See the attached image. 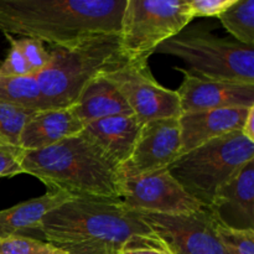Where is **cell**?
<instances>
[{"label":"cell","instance_id":"cell-1","mask_svg":"<svg viewBox=\"0 0 254 254\" xmlns=\"http://www.w3.org/2000/svg\"><path fill=\"white\" fill-rule=\"evenodd\" d=\"M127 0H0V30L51 46L119 34Z\"/></svg>","mask_w":254,"mask_h":254},{"label":"cell","instance_id":"cell-2","mask_svg":"<svg viewBox=\"0 0 254 254\" xmlns=\"http://www.w3.org/2000/svg\"><path fill=\"white\" fill-rule=\"evenodd\" d=\"M37 231L52 245L91 241L106 243L117 252L129 246H164L139 211L113 198H72L47 213Z\"/></svg>","mask_w":254,"mask_h":254},{"label":"cell","instance_id":"cell-3","mask_svg":"<svg viewBox=\"0 0 254 254\" xmlns=\"http://www.w3.org/2000/svg\"><path fill=\"white\" fill-rule=\"evenodd\" d=\"M22 174L39 179L49 190L72 197L119 200L118 166L81 134L40 150H22Z\"/></svg>","mask_w":254,"mask_h":254},{"label":"cell","instance_id":"cell-4","mask_svg":"<svg viewBox=\"0 0 254 254\" xmlns=\"http://www.w3.org/2000/svg\"><path fill=\"white\" fill-rule=\"evenodd\" d=\"M50 62L35 76L45 109L68 108L98 74L129 61L121 50L119 34L88 37L69 46H51Z\"/></svg>","mask_w":254,"mask_h":254},{"label":"cell","instance_id":"cell-5","mask_svg":"<svg viewBox=\"0 0 254 254\" xmlns=\"http://www.w3.org/2000/svg\"><path fill=\"white\" fill-rule=\"evenodd\" d=\"M254 159V141L241 130L207 141L169 165L170 175L203 207Z\"/></svg>","mask_w":254,"mask_h":254},{"label":"cell","instance_id":"cell-6","mask_svg":"<svg viewBox=\"0 0 254 254\" xmlns=\"http://www.w3.org/2000/svg\"><path fill=\"white\" fill-rule=\"evenodd\" d=\"M155 52L183 60L193 76L254 84V49L222 39L207 30L184 29L166 40Z\"/></svg>","mask_w":254,"mask_h":254},{"label":"cell","instance_id":"cell-7","mask_svg":"<svg viewBox=\"0 0 254 254\" xmlns=\"http://www.w3.org/2000/svg\"><path fill=\"white\" fill-rule=\"evenodd\" d=\"M192 19L188 0H127L119 31L122 52L128 60L149 59Z\"/></svg>","mask_w":254,"mask_h":254},{"label":"cell","instance_id":"cell-8","mask_svg":"<svg viewBox=\"0 0 254 254\" xmlns=\"http://www.w3.org/2000/svg\"><path fill=\"white\" fill-rule=\"evenodd\" d=\"M102 74L123 94L141 126L156 119L180 118L183 114L176 91L165 88L154 78L148 59L129 60Z\"/></svg>","mask_w":254,"mask_h":254},{"label":"cell","instance_id":"cell-9","mask_svg":"<svg viewBox=\"0 0 254 254\" xmlns=\"http://www.w3.org/2000/svg\"><path fill=\"white\" fill-rule=\"evenodd\" d=\"M139 213L173 254H230L218 237V223L208 207L188 215Z\"/></svg>","mask_w":254,"mask_h":254},{"label":"cell","instance_id":"cell-10","mask_svg":"<svg viewBox=\"0 0 254 254\" xmlns=\"http://www.w3.org/2000/svg\"><path fill=\"white\" fill-rule=\"evenodd\" d=\"M119 201L126 207L161 215H188L202 208L168 169L118 180Z\"/></svg>","mask_w":254,"mask_h":254},{"label":"cell","instance_id":"cell-11","mask_svg":"<svg viewBox=\"0 0 254 254\" xmlns=\"http://www.w3.org/2000/svg\"><path fill=\"white\" fill-rule=\"evenodd\" d=\"M179 118L156 119L144 123L128 160L119 166V179L134 178L168 169L180 156Z\"/></svg>","mask_w":254,"mask_h":254},{"label":"cell","instance_id":"cell-12","mask_svg":"<svg viewBox=\"0 0 254 254\" xmlns=\"http://www.w3.org/2000/svg\"><path fill=\"white\" fill-rule=\"evenodd\" d=\"M184 81L176 91L183 113L231 108L254 107V84L202 78L179 68Z\"/></svg>","mask_w":254,"mask_h":254},{"label":"cell","instance_id":"cell-13","mask_svg":"<svg viewBox=\"0 0 254 254\" xmlns=\"http://www.w3.org/2000/svg\"><path fill=\"white\" fill-rule=\"evenodd\" d=\"M208 208L218 225L254 230V159L218 191Z\"/></svg>","mask_w":254,"mask_h":254},{"label":"cell","instance_id":"cell-14","mask_svg":"<svg viewBox=\"0 0 254 254\" xmlns=\"http://www.w3.org/2000/svg\"><path fill=\"white\" fill-rule=\"evenodd\" d=\"M251 108L231 107L181 114L180 155L213 139L241 130Z\"/></svg>","mask_w":254,"mask_h":254},{"label":"cell","instance_id":"cell-15","mask_svg":"<svg viewBox=\"0 0 254 254\" xmlns=\"http://www.w3.org/2000/svg\"><path fill=\"white\" fill-rule=\"evenodd\" d=\"M83 129L84 124L71 107L37 111L22 129L19 146L22 150H40L78 135Z\"/></svg>","mask_w":254,"mask_h":254},{"label":"cell","instance_id":"cell-16","mask_svg":"<svg viewBox=\"0 0 254 254\" xmlns=\"http://www.w3.org/2000/svg\"><path fill=\"white\" fill-rule=\"evenodd\" d=\"M140 127L134 116H113L87 123L83 134L119 169L130 156Z\"/></svg>","mask_w":254,"mask_h":254},{"label":"cell","instance_id":"cell-17","mask_svg":"<svg viewBox=\"0 0 254 254\" xmlns=\"http://www.w3.org/2000/svg\"><path fill=\"white\" fill-rule=\"evenodd\" d=\"M71 109L84 126L107 117L133 116L123 94L102 73L84 87Z\"/></svg>","mask_w":254,"mask_h":254},{"label":"cell","instance_id":"cell-18","mask_svg":"<svg viewBox=\"0 0 254 254\" xmlns=\"http://www.w3.org/2000/svg\"><path fill=\"white\" fill-rule=\"evenodd\" d=\"M72 196L59 190H49L46 193L24 201L12 207L0 211V238L21 235L22 231L39 230L42 218L56 210Z\"/></svg>","mask_w":254,"mask_h":254},{"label":"cell","instance_id":"cell-19","mask_svg":"<svg viewBox=\"0 0 254 254\" xmlns=\"http://www.w3.org/2000/svg\"><path fill=\"white\" fill-rule=\"evenodd\" d=\"M0 102L34 111H45L39 84L32 74L20 77L0 74Z\"/></svg>","mask_w":254,"mask_h":254},{"label":"cell","instance_id":"cell-20","mask_svg":"<svg viewBox=\"0 0 254 254\" xmlns=\"http://www.w3.org/2000/svg\"><path fill=\"white\" fill-rule=\"evenodd\" d=\"M222 26L240 44L253 47L254 45V0H236L218 16Z\"/></svg>","mask_w":254,"mask_h":254},{"label":"cell","instance_id":"cell-21","mask_svg":"<svg viewBox=\"0 0 254 254\" xmlns=\"http://www.w3.org/2000/svg\"><path fill=\"white\" fill-rule=\"evenodd\" d=\"M37 111L0 102V139L11 146H19L21 131Z\"/></svg>","mask_w":254,"mask_h":254},{"label":"cell","instance_id":"cell-22","mask_svg":"<svg viewBox=\"0 0 254 254\" xmlns=\"http://www.w3.org/2000/svg\"><path fill=\"white\" fill-rule=\"evenodd\" d=\"M56 246L22 235L0 238V254H52Z\"/></svg>","mask_w":254,"mask_h":254},{"label":"cell","instance_id":"cell-23","mask_svg":"<svg viewBox=\"0 0 254 254\" xmlns=\"http://www.w3.org/2000/svg\"><path fill=\"white\" fill-rule=\"evenodd\" d=\"M16 41L29 67L30 74L36 76L47 66L51 60L49 50L45 49L44 42L31 39V37H20V39H16Z\"/></svg>","mask_w":254,"mask_h":254},{"label":"cell","instance_id":"cell-24","mask_svg":"<svg viewBox=\"0 0 254 254\" xmlns=\"http://www.w3.org/2000/svg\"><path fill=\"white\" fill-rule=\"evenodd\" d=\"M217 233L230 254H254V230H232L218 225Z\"/></svg>","mask_w":254,"mask_h":254},{"label":"cell","instance_id":"cell-25","mask_svg":"<svg viewBox=\"0 0 254 254\" xmlns=\"http://www.w3.org/2000/svg\"><path fill=\"white\" fill-rule=\"evenodd\" d=\"M10 41V50L7 52L6 59L0 64V74L9 77H20L30 74L29 67L25 61L22 52L17 45L16 39L10 35H5Z\"/></svg>","mask_w":254,"mask_h":254},{"label":"cell","instance_id":"cell-26","mask_svg":"<svg viewBox=\"0 0 254 254\" xmlns=\"http://www.w3.org/2000/svg\"><path fill=\"white\" fill-rule=\"evenodd\" d=\"M236 0H188L192 17L220 16Z\"/></svg>","mask_w":254,"mask_h":254},{"label":"cell","instance_id":"cell-27","mask_svg":"<svg viewBox=\"0 0 254 254\" xmlns=\"http://www.w3.org/2000/svg\"><path fill=\"white\" fill-rule=\"evenodd\" d=\"M56 251L52 254H117L116 250L101 242H73L55 245Z\"/></svg>","mask_w":254,"mask_h":254},{"label":"cell","instance_id":"cell-28","mask_svg":"<svg viewBox=\"0 0 254 254\" xmlns=\"http://www.w3.org/2000/svg\"><path fill=\"white\" fill-rule=\"evenodd\" d=\"M22 149L16 146H1L0 148V179L11 178L22 174L21 158Z\"/></svg>","mask_w":254,"mask_h":254},{"label":"cell","instance_id":"cell-29","mask_svg":"<svg viewBox=\"0 0 254 254\" xmlns=\"http://www.w3.org/2000/svg\"><path fill=\"white\" fill-rule=\"evenodd\" d=\"M117 254H173L165 246H129Z\"/></svg>","mask_w":254,"mask_h":254},{"label":"cell","instance_id":"cell-30","mask_svg":"<svg viewBox=\"0 0 254 254\" xmlns=\"http://www.w3.org/2000/svg\"><path fill=\"white\" fill-rule=\"evenodd\" d=\"M241 131H242L250 140L254 141V107H252V108L250 109V112H248V116L247 118H246V122L245 124H243Z\"/></svg>","mask_w":254,"mask_h":254},{"label":"cell","instance_id":"cell-31","mask_svg":"<svg viewBox=\"0 0 254 254\" xmlns=\"http://www.w3.org/2000/svg\"><path fill=\"white\" fill-rule=\"evenodd\" d=\"M6 145H9V144L5 143V141H2L1 139H0V146H6ZM9 146H11V145H9Z\"/></svg>","mask_w":254,"mask_h":254},{"label":"cell","instance_id":"cell-32","mask_svg":"<svg viewBox=\"0 0 254 254\" xmlns=\"http://www.w3.org/2000/svg\"><path fill=\"white\" fill-rule=\"evenodd\" d=\"M6 146H9V145H6ZM0 148H1V146H0Z\"/></svg>","mask_w":254,"mask_h":254}]
</instances>
